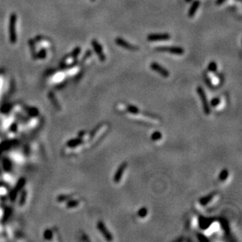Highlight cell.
Here are the masks:
<instances>
[{"label": "cell", "instance_id": "12", "mask_svg": "<svg viewBox=\"0 0 242 242\" xmlns=\"http://www.w3.org/2000/svg\"><path fill=\"white\" fill-rule=\"evenodd\" d=\"M127 112H129L130 114H133V115H137V114L140 113V110L137 107L133 105H128L126 108Z\"/></svg>", "mask_w": 242, "mask_h": 242}, {"label": "cell", "instance_id": "11", "mask_svg": "<svg viewBox=\"0 0 242 242\" xmlns=\"http://www.w3.org/2000/svg\"><path fill=\"white\" fill-rule=\"evenodd\" d=\"M216 194V192H212V193H209L208 195L205 196V197H201V199L199 200V202L201 205H206L209 202L212 200V198L214 197V196Z\"/></svg>", "mask_w": 242, "mask_h": 242}, {"label": "cell", "instance_id": "1", "mask_svg": "<svg viewBox=\"0 0 242 242\" xmlns=\"http://www.w3.org/2000/svg\"><path fill=\"white\" fill-rule=\"evenodd\" d=\"M17 21V16L16 14H12L9 20V37L12 44H15L17 41V36L16 32V24Z\"/></svg>", "mask_w": 242, "mask_h": 242}, {"label": "cell", "instance_id": "23", "mask_svg": "<svg viewBox=\"0 0 242 242\" xmlns=\"http://www.w3.org/2000/svg\"><path fill=\"white\" fill-rule=\"evenodd\" d=\"M101 126H102V125H99L97 127H96V128H95V129H94V130L93 131L92 133H91V134H90V138H93V137H94V135L96 134V132H97V131L99 130V129H100V128H101Z\"/></svg>", "mask_w": 242, "mask_h": 242}, {"label": "cell", "instance_id": "14", "mask_svg": "<svg viewBox=\"0 0 242 242\" xmlns=\"http://www.w3.org/2000/svg\"><path fill=\"white\" fill-rule=\"evenodd\" d=\"M162 137V133H161L160 132H158V131H156V132H154V133H152L150 138H151V140H152L153 141H158L159 140H161Z\"/></svg>", "mask_w": 242, "mask_h": 242}, {"label": "cell", "instance_id": "8", "mask_svg": "<svg viewBox=\"0 0 242 242\" xmlns=\"http://www.w3.org/2000/svg\"><path fill=\"white\" fill-rule=\"evenodd\" d=\"M126 167H127V162H123V163H121V164L120 165V166L118 167L117 171H116L115 174V176H114V182H115V184H118V183H119V182L121 181V177H122L123 176V173L125 172V170L126 169Z\"/></svg>", "mask_w": 242, "mask_h": 242}, {"label": "cell", "instance_id": "9", "mask_svg": "<svg viewBox=\"0 0 242 242\" xmlns=\"http://www.w3.org/2000/svg\"><path fill=\"white\" fill-rule=\"evenodd\" d=\"M171 36L168 34H150L147 36V40L150 42L154 41H163V40H168Z\"/></svg>", "mask_w": 242, "mask_h": 242}, {"label": "cell", "instance_id": "24", "mask_svg": "<svg viewBox=\"0 0 242 242\" xmlns=\"http://www.w3.org/2000/svg\"><path fill=\"white\" fill-rule=\"evenodd\" d=\"M78 204V202L77 201H71V202H69L68 204V206L69 208H72V207H75V206H77Z\"/></svg>", "mask_w": 242, "mask_h": 242}, {"label": "cell", "instance_id": "19", "mask_svg": "<svg viewBox=\"0 0 242 242\" xmlns=\"http://www.w3.org/2000/svg\"><path fill=\"white\" fill-rule=\"evenodd\" d=\"M81 52V48L80 47H77L76 49H74V51L72 52V55H71V57H73V58H77V57L78 56V54L80 53Z\"/></svg>", "mask_w": 242, "mask_h": 242}, {"label": "cell", "instance_id": "18", "mask_svg": "<svg viewBox=\"0 0 242 242\" xmlns=\"http://www.w3.org/2000/svg\"><path fill=\"white\" fill-rule=\"evenodd\" d=\"M12 158L16 162H21L23 160V158L19 154H14L12 155Z\"/></svg>", "mask_w": 242, "mask_h": 242}, {"label": "cell", "instance_id": "27", "mask_svg": "<svg viewBox=\"0 0 242 242\" xmlns=\"http://www.w3.org/2000/svg\"><path fill=\"white\" fill-rule=\"evenodd\" d=\"M2 209H0V216H1V215H2Z\"/></svg>", "mask_w": 242, "mask_h": 242}, {"label": "cell", "instance_id": "26", "mask_svg": "<svg viewBox=\"0 0 242 242\" xmlns=\"http://www.w3.org/2000/svg\"><path fill=\"white\" fill-rule=\"evenodd\" d=\"M227 0H217L216 1V4L217 5H222L223 2H225Z\"/></svg>", "mask_w": 242, "mask_h": 242}, {"label": "cell", "instance_id": "16", "mask_svg": "<svg viewBox=\"0 0 242 242\" xmlns=\"http://www.w3.org/2000/svg\"><path fill=\"white\" fill-rule=\"evenodd\" d=\"M147 212H147L146 208L143 207L141 208V209H140V210L138 211V215L140 217H141V218H144V217L147 215Z\"/></svg>", "mask_w": 242, "mask_h": 242}, {"label": "cell", "instance_id": "21", "mask_svg": "<svg viewBox=\"0 0 242 242\" xmlns=\"http://www.w3.org/2000/svg\"><path fill=\"white\" fill-rule=\"evenodd\" d=\"M197 238L201 241H208L209 240V239L206 237L204 236L203 234H197Z\"/></svg>", "mask_w": 242, "mask_h": 242}, {"label": "cell", "instance_id": "22", "mask_svg": "<svg viewBox=\"0 0 242 242\" xmlns=\"http://www.w3.org/2000/svg\"><path fill=\"white\" fill-rule=\"evenodd\" d=\"M46 56V52L45 49H42L39 53V54H38V57L39 58H45Z\"/></svg>", "mask_w": 242, "mask_h": 242}, {"label": "cell", "instance_id": "6", "mask_svg": "<svg viewBox=\"0 0 242 242\" xmlns=\"http://www.w3.org/2000/svg\"><path fill=\"white\" fill-rule=\"evenodd\" d=\"M97 228L99 230L100 233L102 234V235L104 237V238L106 239L108 241H112L113 240V236L111 233L108 231V228L106 227L105 224H104L102 221H99L97 223Z\"/></svg>", "mask_w": 242, "mask_h": 242}, {"label": "cell", "instance_id": "15", "mask_svg": "<svg viewBox=\"0 0 242 242\" xmlns=\"http://www.w3.org/2000/svg\"><path fill=\"white\" fill-rule=\"evenodd\" d=\"M209 71H211V72H216L217 64L215 61H212V62L209 63Z\"/></svg>", "mask_w": 242, "mask_h": 242}, {"label": "cell", "instance_id": "3", "mask_svg": "<svg viewBox=\"0 0 242 242\" xmlns=\"http://www.w3.org/2000/svg\"><path fill=\"white\" fill-rule=\"evenodd\" d=\"M156 50L162 51V52H168L172 54L176 55H183L184 53V50L183 48L178 46H161L157 47Z\"/></svg>", "mask_w": 242, "mask_h": 242}, {"label": "cell", "instance_id": "10", "mask_svg": "<svg viewBox=\"0 0 242 242\" xmlns=\"http://www.w3.org/2000/svg\"><path fill=\"white\" fill-rule=\"evenodd\" d=\"M200 3H201V2H200V1H198V0H196V1H194V2L192 3L191 6L190 8L189 13H188V16H189L190 17H193V16H194V14H195L196 12H197V10L199 8Z\"/></svg>", "mask_w": 242, "mask_h": 242}, {"label": "cell", "instance_id": "13", "mask_svg": "<svg viewBox=\"0 0 242 242\" xmlns=\"http://www.w3.org/2000/svg\"><path fill=\"white\" fill-rule=\"evenodd\" d=\"M228 176H229L228 170H227V169H223L220 172V173H219V180H220V181H222V182L225 181V180H226L227 179Z\"/></svg>", "mask_w": 242, "mask_h": 242}, {"label": "cell", "instance_id": "28", "mask_svg": "<svg viewBox=\"0 0 242 242\" xmlns=\"http://www.w3.org/2000/svg\"><path fill=\"white\" fill-rule=\"evenodd\" d=\"M91 1H96V0H91Z\"/></svg>", "mask_w": 242, "mask_h": 242}, {"label": "cell", "instance_id": "5", "mask_svg": "<svg viewBox=\"0 0 242 242\" xmlns=\"http://www.w3.org/2000/svg\"><path fill=\"white\" fill-rule=\"evenodd\" d=\"M115 43L117 45H118L119 46L122 47L124 49H128V50H131V51H136L138 50L139 48L136 46L131 44V43H129L125 39H121V38H116L115 39Z\"/></svg>", "mask_w": 242, "mask_h": 242}, {"label": "cell", "instance_id": "20", "mask_svg": "<svg viewBox=\"0 0 242 242\" xmlns=\"http://www.w3.org/2000/svg\"><path fill=\"white\" fill-rule=\"evenodd\" d=\"M82 143V140L81 139H77V140H74L71 141V143L69 144L71 146H77V145H79Z\"/></svg>", "mask_w": 242, "mask_h": 242}, {"label": "cell", "instance_id": "17", "mask_svg": "<svg viewBox=\"0 0 242 242\" xmlns=\"http://www.w3.org/2000/svg\"><path fill=\"white\" fill-rule=\"evenodd\" d=\"M219 104H220V99L218 97L213 98L212 100H211V105L212 106V107H214V108L217 107Z\"/></svg>", "mask_w": 242, "mask_h": 242}, {"label": "cell", "instance_id": "7", "mask_svg": "<svg viewBox=\"0 0 242 242\" xmlns=\"http://www.w3.org/2000/svg\"><path fill=\"white\" fill-rule=\"evenodd\" d=\"M91 44H92L94 50L97 54L98 57L100 58V61L102 62H104L106 60V57L105 55L104 54V52H103V49H102V46H100V44L99 43V42H97L96 39H93L91 41Z\"/></svg>", "mask_w": 242, "mask_h": 242}, {"label": "cell", "instance_id": "2", "mask_svg": "<svg viewBox=\"0 0 242 242\" xmlns=\"http://www.w3.org/2000/svg\"><path fill=\"white\" fill-rule=\"evenodd\" d=\"M197 92L199 95L200 98H201V103H202V106H203V110H204V113L205 115H210L211 113V109H210V106L209 104V101L207 100V96H206V94H205V91L202 89V87L201 86H198L197 88Z\"/></svg>", "mask_w": 242, "mask_h": 242}, {"label": "cell", "instance_id": "4", "mask_svg": "<svg viewBox=\"0 0 242 242\" xmlns=\"http://www.w3.org/2000/svg\"><path fill=\"white\" fill-rule=\"evenodd\" d=\"M150 68L152 69L154 71H156L158 72V74L162 75V77L164 78H168L169 77V71H168L167 69H165V68L160 65L159 64H158L157 62H152L150 64Z\"/></svg>", "mask_w": 242, "mask_h": 242}, {"label": "cell", "instance_id": "25", "mask_svg": "<svg viewBox=\"0 0 242 242\" xmlns=\"http://www.w3.org/2000/svg\"><path fill=\"white\" fill-rule=\"evenodd\" d=\"M6 192V189L3 187H0V195H3V194H5Z\"/></svg>", "mask_w": 242, "mask_h": 242}]
</instances>
